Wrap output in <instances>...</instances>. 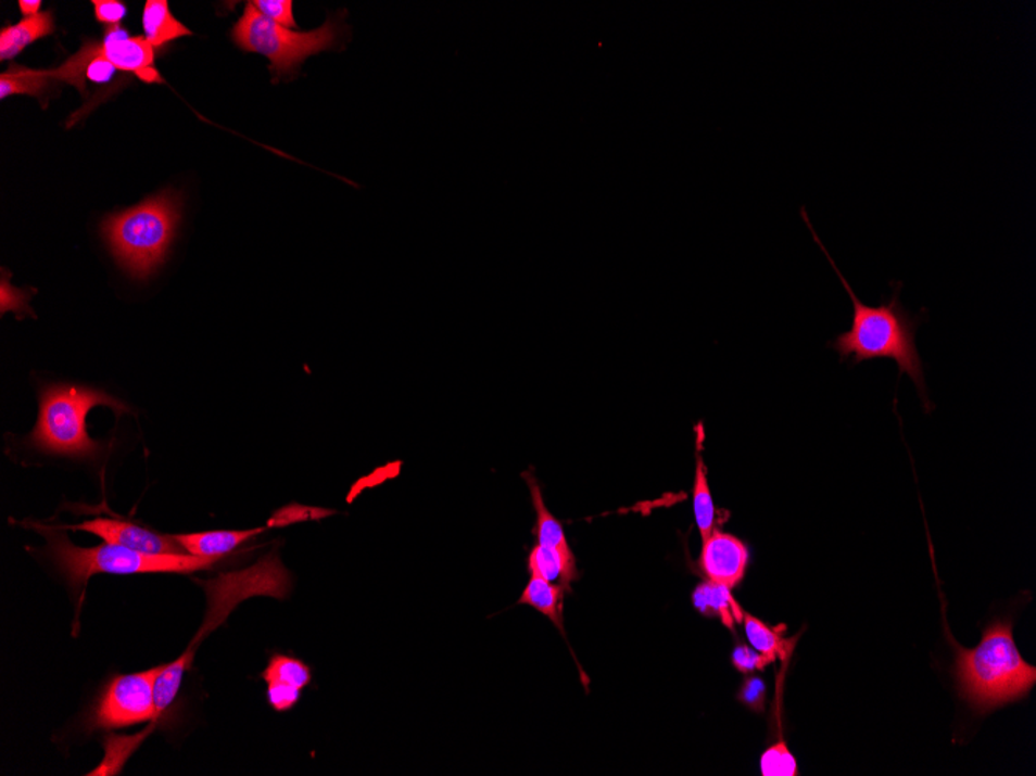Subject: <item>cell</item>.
<instances>
[{
  "instance_id": "1",
  "label": "cell",
  "mask_w": 1036,
  "mask_h": 776,
  "mask_svg": "<svg viewBox=\"0 0 1036 776\" xmlns=\"http://www.w3.org/2000/svg\"><path fill=\"white\" fill-rule=\"evenodd\" d=\"M803 217L813 234L814 242L825 253V257L832 264L833 270L838 275L839 281L852 301V326L846 332L839 333L829 346L838 352L843 361L852 358L854 365L876 360V358H889L896 361L900 376L904 373L908 376L918 387L920 398L928 402L923 361L915 343V335L923 317L905 309L900 301L901 284H894L896 288L894 295L879 306H868L863 301L858 300L835 260L829 255L827 249L814 233L806 209H803Z\"/></svg>"
},
{
  "instance_id": "2",
  "label": "cell",
  "mask_w": 1036,
  "mask_h": 776,
  "mask_svg": "<svg viewBox=\"0 0 1036 776\" xmlns=\"http://www.w3.org/2000/svg\"><path fill=\"white\" fill-rule=\"evenodd\" d=\"M956 674L963 698L987 710L1023 698L1036 682L1035 666L1021 658L1012 625L995 622L973 649H959Z\"/></svg>"
},
{
  "instance_id": "3",
  "label": "cell",
  "mask_w": 1036,
  "mask_h": 776,
  "mask_svg": "<svg viewBox=\"0 0 1036 776\" xmlns=\"http://www.w3.org/2000/svg\"><path fill=\"white\" fill-rule=\"evenodd\" d=\"M179 219V202L169 192H163L106 217L101 230L119 266L130 277L144 279L165 259Z\"/></svg>"
},
{
  "instance_id": "4",
  "label": "cell",
  "mask_w": 1036,
  "mask_h": 776,
  "mask_svg": "<svg viewBox=\"0 0 1036 776\" xmlns=\"http://www.w3.org/2000/svg\"><path fill=\"white\" fill-rule=\"evenodd\" d=\"M109 406L117 415L128 412L122 404L104 391L74 384H50L41 393L39 419L30 438L31 447L43 453L68 458L96 459L101 445L87 434L86 417L96 406Z\"/></svg>"
},
{
  "instance_id": "5",
  "label": "cell",
  "mask_w": 1036,
  "mask_h": 776,
  "mask_svg": "<svg viewBox=\"0 0 1036 776\" xmlns=\"http://www.w3.org/2000/svg\"><path fill=\"white\" fill-rule=\"evenodd\" d=\"M49 538V554L74 589L85 586L96 574L129 575L154 572H190L215 568L219 558H202L188 554H143L115 544L104 543L92 549H81L68 542L64 533L43 529Z\"/></svg>"
},
{
  "instance_id": "6",
  "label": "cell",
  "mask_w": 1036,
  "mask_h": 776,
  "mask_svg": "<svg viewBox=\"0 0 1036 776\" xmlns=\"http://www.w3.org/2000/svg\"><path fill=\"white\" fill-rule=\"evenodd\" d=\"M342 30L343 27L336 17L326 21L315 30H291L267 20L252 2H248L244 14L231 30V38L244 52L266 56L277 81L296 76L307 58L336 49Z\"/></svg>"
},
{
  "instance_id": "7",
  "label": "cell",
  "mask_w": 1036,
  "mask_h": 776,
  "mask_svg": "<svg viewBox=\"0 0 1036 776\" xmlns=\"http://www.w3.org/2000/svg\"><path fill=\"white\" fill-rule=\"evenodd\" d=\"M163 666L115 677L101 696L93 725L100 728H122L147 723L155 716L154 684Z\"/></svg>"
},
{
  "instance_id": "8",
  "label": "cell",
  "mask_w": 1036,
  "mask_h": 776,
  "mask_svg": "<svg viewBox=\"0 0 1036 776\" xmlns=\"http://www.w3.org/2000/svg\"><path fill=\"white\" fill-rule=\"evenodd\" d=\"M98 53L122 72H129L148 85L163 82L162 75L154 67V47L147 38H130L125 28L109 27Z\"/></svg>"
},
{
  "instance_id": "9",
  "label": "cell",
  "mask_w": 1036,
  "mask_h": 776,
  "mask_svg": "<svg viewBox=\"0 0 1036 776\" xmlns=\"http://www.w3.org/2000/svg\"><path fill=\"white\" fill-rule=\"evenodd\" d=\"M748 549L730 533L716 531L703 542L700 568L709 582L733 589L744 578L748 565Z\"/></svg>"
},
{
  "instance_id": "10",
  "label": "cell",
  "mask_w": 1036,
  "mask_h": 776,
  "mask_svg": "<svg viewBox=\"0 0 1036 776\" xmlns=\"http://www.w3.org/2000/svg\"><path fill=\"white\" fill-rule=\"evenodd\" d=\"M75 531L93 533L109 544L126 547L143 554H185L184 547L174 536L161 535L150 529L139 527L130 522L117 520H100L83 522L74 525Z\"/></svg>"
},
{
  "instance_id": "11",
  "label": "cell",
  "mask_w": 1036,
  "mask_h": 776,
  "mask_svg": "<svg viewBox=\"0 0 1036 776\" xmlns=\"http://www.w3.org/2000/svg\"><path fill=\"white\" fill-rule=\"evenodd\" d=\"M267 684V702L275 712H289L299 703L302 691L313 680V671L303 660L275 652L261 674Z\"/></svg>"
},
{
  "instance_id": "12",
  "label": "cell",
  "mask_w": 1036,
  "mask_h": 776,
  "mask_svg": "<svg viewBox=\"0 0 1036 776\" xmlns=\"http://www.w3.org/2000/svg\"><path fill=\"white\" fill-rule=\"evenodd\" d=\"M263 529H250V531H216L204 533H191V535L174 536L176 542L184 547L185 554L194 555L202 558H223L233 552L242 543L255 538L263 533Z\"/></svg>"
},
{
  "instance_id": "13",
  "label": "cell",
  "mask_w": 1036,
  "mask_h": 776,
  "mask_svg": "<svg viewBox=\"0 0 1036 776\" xmlns=\"http://www.w3.org/2000/svg\"><path fill=\"white\" fill-rule=\"evenodd\" d=\"M53 31L52 11H46L38 16L22 20L17 25L2 28V31H0V60H13L25 47L52 35Z\"/></svg>"
},
{
  "instance_id": "14",
  "label": "cell",
  "mask_w": 1036,
  "mask_h": 776,
  "mask_svg": "<svg viewBox=\"0 0 1036 776\" xmlns=\"http://www.w3.org/2000/svg\"><path fill=\"white\" fill-rule=\"evenodd\" d=\"M528 569L531 575H538L553 585L567 586L579 576L574 555L540 544L529 554Z\"/></svg>"
},
{
  "instance_id": "15",
  "label": "cell",
  "mask_w": 1036,
  "mask_h": 776,
  "mask_svg": "<svg viewBox=\"0 0 1036 776\" xmlns=\"http://www.w3.org/2000/svg\"><path fill=\"white\" fill-rule=\"evenodd\" d=\"M144 38L152 47H162L193 33L173 16L166 0H148L143 9Z\"/></svg>"
},
{
  "instance_id": "16",
  "label": "cell",
  "mask_w": 1036,
  "mask_h": 776,
  "mask_svg": "<svg viewBox=\"0 0 1036 776\" xmlns=\"http://www.w3.org/2000/svg\"><path fill=\"white\" fill-rule=\"evenodd\" d=\"M694 605L702 614L719 615L723 625L733 629L735 623L744 620V611L731 594V587L719 583L705 582L694 593Z\"/></svg>"
},
{
  "instance_id": "17",
  "label": "cell",
  "mask_w": 1036,
  "mask_h": 776,
  "mask_svg": "<svg viewBox=\"0 0 1036 776\" xmlns=\"http://www.w3.org/2000/svg\"><path fill=\"white\" fill-rule=\"evenodd\" d=\"M561 601H564V586L553 585L538 575H531L518 603L538 609L540 614L546 615L554 625L564 631Z\"/></svg>"
},
{
  "instance_id": "18",
  "label": "cell",
  "mask_w": 1036,
  "mask_h": 776,
  "mask_svg": "<svg viewBox=\"0 0 1036 776\" xmlns=\"http://www.w3.org/2000/svg\"><path fill=\"white\" fill-rule=\"evenodd\" d=\"M744 626L749 645L760 654L767 656L773 662L778 658L785 660L792 654L793 641L782 636L784 625L771 627L753 615L744 614Z\"/></svg>"
},
{
  "instance_id": "19",
  "label": "cell",
  "mask_w": 1036,
  "mask_h": 776,
  "mask_svg": "<svg viewBox=\"0 0 1036 776\" xmlns=\"http://www.w3.org/2000/svg\"><path fill=\"white\" fill-rule=\"evenodd\" d=\"M525 479H527L532 504H534L535 513H538V525H535L534 531L538 535V544L559 549L565 554H572L560 522L553 517L548 507L543 503L542 489H540L538 481L531 474H525Z\"/></svg>"
},
{
  "instance_id": "20",
  "label": "cell",
  "mask_w": 1036,
  "mask_h": 776,
  "mask_svg": "<svg viewBox=\"0 0 1036 776\" xmlns=\"http://www.w3.org/2000/svg\"><path fill=\"white\" fill-rule=\"evenodd\" d=\"M50 76L46 71H31V68L13 65L9 72L0 75V97L2 100L11 96H33L41 97L43 90L49 87Z\"/></svg>"
},
{
  "instance_id": "21",
  "label": "cell",
  "mask_w": 1036,
  "mask_h": 776,
  "mask_svg": "<svg viewBox=\"0 0 1036 776\" xmlns=\"http://www.w3.org/2000/svg\"><path fill=\"white\" fill-rule=\"evenodd\" d=\"M694 514L702 539L705 542L706 538H709V535L713 532V525H716V507H713L708 471H706L705 462H703L700 449L697 453V467H695Z\"/></svg>"
},
{
  "instance_id": "22",
  "label": "cell",
  "mask_w": 1036,
  "mask_h": 776,
  "mask_svg": "<svg viewBox=\"0 0 1036 776\" xmlns=\"http://www.w3.org/2000/svg\"><path fill=\"white\" fill-rule=\"evenodd\" d=\"M191 660H193V652H187L176 662L163 666L161 673L157 674L154 684L155 713L161 714L172 705L180 690L185 671L190 666Z\"/></svg>"
},
{
  "instance_id": "23",
  "label": "cell",
  "mask_w": 1036,
  "mask_h": 776,
  "mask_svg": "<svg viewBox=\"0 0 1036 776\" xmlns=\"http://www.w3.org/2000/svg\"><path fill=\"white\" fill-rule=\"evenodd\" d=\"M763 776L798 775V764L785 742L771 746L760 760Z\"/></svg>"
},
{
  "instance_id": "24",
  "label": "cell",
  "mask_w": 1036,
  "mask_h": 776,
  "mask_svg": "<svg viewBox=\"0 0 1036 776\" xmlns=\"http://www.w3.org/2000/svg\"><path fill=\"white\" fill-rule=\"evenodd\" d=\"M264 17L286 28H296L292 0H255L252 2Z\"/></svg>"
},
{
  "instance_id": "25",
  "label": "cell",
  "mask_w": 1036,
  "mask_h": 776,
  "mask_svg": "<svg viewBox=\"0 0 1036 776\" xmlns=\"http://www.w3.org/2000/svg\"><path fill=\"white\" fill-rule=\"evenodd\" d=\"M773 662V660L768 659L767 656L760 654L756 649L746 647V645H738L733 652V663L735 669L742 671V673H755V671L763 670L768 663Z\"/></svg>"
},
{
  "instance_id": "26",
  "label": "cell",
  "mask_w": 1036,
  "mask_h": 776,
  "mask_svg": "<svg viewBox=\"0 0 1036 776\" xmlns=\"http://www.w3.org/2000/svg\"><path fill=\"white\" fill-rule=\"evenodd\" d=\"M92 5L97 21L101 24L118 27L119 22L125 20L126 7L119 0H93Z\"/></svg>"
},
{
  "instance_id": "27",
  "label": "cell",
  "mask_w": 1036,
  "mask_h": 776,
  "mask_svg": "<svg viewBox=\"0 0 1036 776\" xmlns=\"http://www.w3.org/2000/svg\"><path fill=\"white\" fill-rule=\"evenodd\" d=\"M738 698H741V701L746 703L749 709L762 710L763 701H766V684H763L759 677H749V679L745 682L744 687H742Z\"/></svg>"
},
{
  "instance_id": "28",
  "label": "cell",
  "mask_w": 1036,
  "mask_h": 776,
  "mask_svg": "<svg viewBox=\"0 0 1036 776\" xmlns=\"http://www.w3.org/2000/svg\"><path fill=\"white\" fill-rule=\"evenodd\" d=\"M41 5V0H21L20 9L22 16H24L25 20H28V17L38 16V14H41L39 13Z\"/></svg>"
}]
</instances>
